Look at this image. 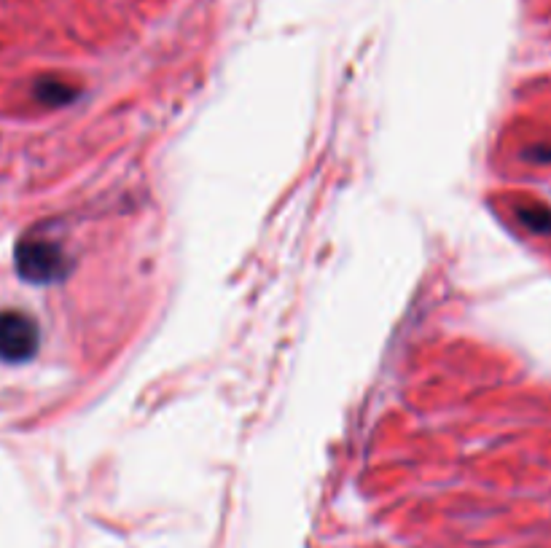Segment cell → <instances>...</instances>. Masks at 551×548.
Listing matches in <instances>:
<instances>
[{
    "instance_id": "cell-1",
    "label": "cell",
    "mask_w": 551,
    "mask_h": 548,
    "mask_svg": "<svg viewBox=\"0 0 551 548\" xmlns=\"http://www.w3.org/2000/svg\"><path fill=\"white\" fill-rule=\"evenodd\" d=\"M14 264H17L19 277L35 285L54 283L68 272V258L60 245L44 237H25L19 242Z\"/></svg>"
},
{
    "instance_id": "cell-2",
    "label": "cell",
    "mask_w": 551,
    "mask_h": 548,
    "mask_svg": "<svg viewBox=\"0 0 551 548\" xmlns=\"http://www.w3.org/2000/svg\"><path fill=\"white\" fill-rule=\"evenodd\" d=\"M38 352V326L19 309L0 312V360L3 363H25Z\"/></svg>"
},
{
    "instance_id": "cell-3",
    "label": "cell",
    "mask_w": 551,
    "mask_h": 548,
    "mask_svg": "<svg viewBox=\"0 0 551 548\" xmlns=\"http://www.w3.org/2000/svg\"><path fill=\"white\" fill-rule=\"evenodd\" d=\"M519 221L535 234H551V207L546 205H522L517 210Z\"/></svg>"
},
{
    "instance_id": "cell-4",
    "label": "cell",
    "mask_w": 551,
    "mask_h": 548,
    "mask_svg": "<svg viewBox=\"0 0 551 548\" xmlns=\"http://www.w3.org/2000/svg\"><path fill=\"white\" fill-rule=\"evenodd\" d=\"M73 95H76V89H70L62 81H41L35 86V97L46 105H65Z\"/></svg>"
},
{
    "instance_id": "cell-5",
    "label": "cell",
    "mask_w": 551,
    "mask_h": 548,
    "mask_svg": "<svg viewBox=\"0 0 551 548\" xmlns=\"http://www.w3.org/2000/svg\"><path fill=\"white\" fill-rule=\"evenodd\" d=\"M527 159H533V162H551V151L549 148H535L527 154Z\"/></svg>"
}]
</instances>
